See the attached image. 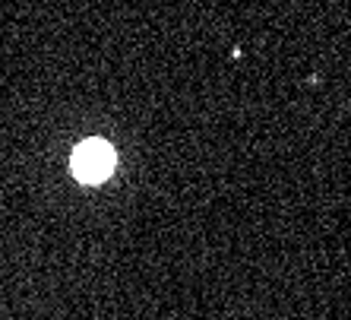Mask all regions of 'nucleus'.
<instances>
[{"mask_svg": "<svg viewBox=\"0 0 351 320\" xmlns=\"http://www.w3.org/2000/svg\"><path fill=\"white\" fill-rule=\"evenodd\" d=\"M73 172L80 181H105L114 172V149L101 140L82 143L73 152Z\"/></svg>", "mask_w": 351, "mask_h": 320, "instance_id": "f257e3e1", "label": "nucleus"}]
</instances>
